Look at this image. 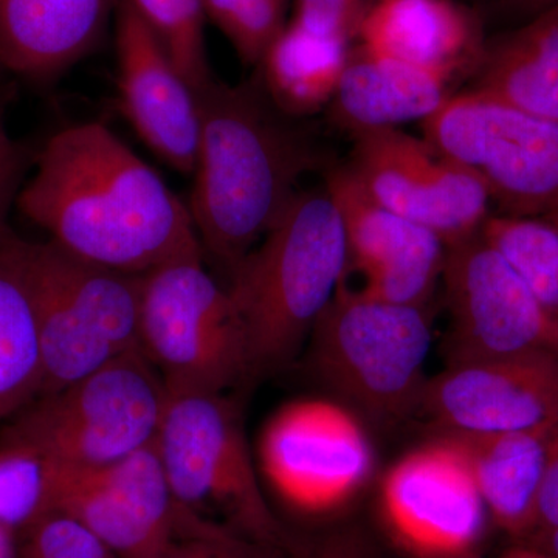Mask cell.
<instances>
[{"mask_svg":"<svg viewBox=\"0 0 558 558\" xmlns=\"http://www.w3.org/2000/svg\"><path fill=\"white\" fill-rule=\"evenodd\" d=\"M35 163L17 208L65 252L135 275L205 259L189 205L105 124L57 132Z\"/></svg>","mask_w":558,"mask_h":558,"instance_id":"obj_1","label":"cell"},{"mask_svg":"<svg viewBox=\"0 0 558 558\" xmlns=\"http://www.w3.org/2000/svg\"><path fill=\"white\" fill-rule=\"evenodd\" d=\"M201 138L189 204L205 258L230 271L282 218L328 157L270 100L258 75L197 95Z\"/></svg>","mask_w":558,"mask_h":558,"instance_id":"obj_2","label":"cell"},{"mask_svg":"<svg viewBox=\"0 0 558 558\" xmlns=\"http://www.w3.org/2000/svg\"><path fill=\"white\" fill-rule=\"evenodd\" d=\"M348 241L328 189L300 191L288 211L230 271L253 377L288 368L347 278Z\"/></svg>","mask_w":558,"mask_h":558,"instance_id":"obj_3","label":"cell"},{"mask_svg":"<svg viewBox=\"0 0 558 558\" xmlns=\"http://www.w3.org/2000/svg\"><path fill=\"white\" fill-rule=\"evenodd\" d=\"M304 348L312 376L362 413L381 422L416 413L432 348L424 307L365 299L343 281Z\"/></svg>","mask_w":558,"mask_h":558,"instance_id":"obj_4","label":"cell"},{"mask_svg":"<svg viewBox=\"0 0 558 558\" xmlns=\"http://www.w3.org/2000/svg\"><path fill=\"white\" fill-rule=\"evenodd\" d=\"M140 351L168 396L223 395L252 379L244 322L204 258L143 275Z\"/></svg>","mask_w":558,"mask_h":558,"instance_id":"obj_5","label":"cell"},{"mask_svg":"<svg viewBox=\"0 0 558 558\" xmlns=\"http://www.w3.org/2000/svg\"><path fill=\"white\" fill-rule=\"evenodd\" d=\"M165 402L159 374L137 349L33 400L7 428L60 464L100 468L154 442Z\"/></svg>","mask_w":558,"mask_h":558,"instance_id":"obj_6","label":"cell"},{"mask_svg":"<svg viewBox=\"0 0 558 558\" xmlns=\"http://www.w3.org/2000/svg\"><path fill=\"white\" fill-rule=\"evenodd\" d=\"M175 502L190 515H222L258 538L277 523L260 488L241 409L223 395L168 396L156 439ZM213 523V521H209Z\"/></svg>","mask_w":558,"mask_h":558,"instance_id":"obj_7","label":"cell"},{"mask_svg":"<svg viewBox=\"0 0 558 558\" xmlns=\"http://www.w3.org/2000/svg\"><path fill=\"white\" fill-rule=\"evenodd\" d=\"M424 138L480 179L501 215L558 211V123L465 92L422 121Z\"/></svg>","mask_w":558,"mask_h":558,"instance_id":"obj_8","label":"cell"},{"mask_svg":"<svg viewBox=\"0 0 558 558\" xmlns=\"http://www.w3.org/2000/svg\"><path fill=\"white\" fill-rule=\"evenodd\" d=\"M260 476L284 505L310 513L333 512L373 478L376 453L365 425L347 403L301 398L286 402L260 428Z\"/></svg>","mask_w":558,"mask_h":558,"instance_id":"obj_9","label":"cell"},{"mask_svg":"<svg viewBox=\"0 0 558 558\" xmlns=\"http://www.w3.org/2000/svg\"><path fill=\"white\" fill-rule=\"evenodd\" d=\"M54 464L53 510L83 521L120 558H160L175 539L215 526L175 502L154 442L100 468Z\"/></svg>","mask_w":558,"mask_h":558,"instance_id":"obj_10","label":"cell"},{"mask_svg":"<svg viewBox=\"0 0 558 558\" xmlns=\"http://www.w3.org/2000/svg\"><path fill=\"white\" fill-rule=\"evenodd\" d=\"M351 135L347 168L371 199L433 231L446 248L481 233L492 201L472 172L398 128Z\"/></svg>","mask_w":558,"mask_h":558,"instance_id":"obj_11","label":"cell"},{"mask_svg":"<svg viewBox=\"0 0 558 558\" xmlns=\"http://www.w3.org/2000/svg\"><path fill=\"white\" fill-rule=\"evenodd\" d=\"M447 365L529 351L558 352V322L483 236L447 247Z\"/></svg>","mask_w":558,"mask_h":558,"instance_id":"obj_12","label":"cell"},{"mask_svg":"<svg viewBox=\"0 0 558 558\" xmlns=\"http://www.w3.org/2000/svg\"><path fill=\"white\" fill-rule=\"evenodd\" d=\"M380 512L392 537L422 558L470 554L487 508L468 451L450 435L409 451L385 473Z\"/></svg>","mask_w":558,"mask_h":558,"instance_id":"obj_13","label":"cell"},{"mask_svg":"<svg viewBox=\"0 0 558 558\" xmlns=\"http://www.w3.org/2000/svg\"><path fill=\"white\" fill-rule=\"evenodd\" d=\"M417 414L440 435L527 432L558 424V352L447 365L429 377Z\"/></svg>","mask_w":558,"mask_h":558,"instance_id":"obj_14","label":"cell"},{"mask_svg":"<svg viewBox=\"0 0 558 558\" xmlns=\"http://www.w3.org/2000/svg\"><path fill=\"white\" fill-rule=\"evenodd\" d=\"M325 185L347 230L348 270L363 279L355 292L384 303L424 307L442 278L446 244L433 231L371 199L347 167L329 170Z\"/></svg>","mask_w":558,"mask_h":558,"instance_id":"obj_15","label":"cell"},{"mask_svg":"<svg viewBox=\"0 0 558 558\" xmlns=\"http://www.w3.org/2000/svg\"><path fill=\"white\" fill-rule=\"evenodd\" d=\"M120 110L168 167L193 175L201 138L196 92L128 3H117Z\"/></svg>","mask_w":558,"mask_h":558,"instance_id":"obj_16","label":"cell"},{"mask_svg":"<svg viewBox=\"0 0 558 558\" xmlns=\"http://www.w3.org/2000/svg\"><path fill=\"white\" fill-rule=\"evenodd\" d=\"M357 36L363 49L451 78L483 57V22L453 0H371Z\"/></svg>","mask_w":558,"mask_h":558,"instance_id":"obj_17","label":"cell"},{"mask_svg":"<svg viewBox=\"0 0 558 558\" xmlns=\"http://www.w3.org/2000/svg\"><path fill=\"white\" fill-rule=\"evenodd\" d=\"M119 0H0V64L49 83L97 49Z\"/></svg>","mask_w":558,"mask_h":558,"instance_id":"obj_18","label":"cell"},{"mask_svg":"<svg viewBox=\"0 0 558 558\" xmlns=\"http://www.w3.org/2000/svg\"><path fill=\"white\" fill-rule=\"evenodd\" d=\"M450 78L359 47L347 65L330 105L332 123L355 134L427 120L449 98Z\"/></svg>","mask_w":558,"mask_h":558,"instance_id":"obj_19","label":"cell"},{"mask_svg":"<svg viewBox=\"0 0 558 558\" xmlns=\"http://www.w3.org/2000/svg\"><path fill=\"white\" fill-rule=\"evenodd\" d=\"M557 428L450 435L468 451L487 512L510 534L535 529L539 486Z\"/></svg>","mask_w":558,"mask_h":558,"instance_id":"obj_20","label":"cell"},{"mask_svg":"<svg viewBox=\"0 0 558 558\" xmlns=\"http://www.w3.org/2000/svg\"><path fill=\"white\" fill-rule=\"evenodd\" d=\"M472 92L558 123V5L484 47Z\"/></svg>","mask_w":558,"mask_h":558,"instance_id":"obj_21","label":"cell"},{"mask_svg":"<svg viewBox=\"0 0 558 558\" xmlns=\"http://www.w3.org/2000/svg\"><path fill=\"white\" fill-rule=\"evenodd\" d=\"M32 263L117 355L140 349L143 275L81 259L54 242H28Z\"/></svg>","mask_w":558,"mask_h":558,"instance_id":"obj_22","label":"cell"},{"mask_svg":"<svg viewBox=\"0 0 558 558\" xmlns=\"http://www.w3.org/2000/svg\"><path fill=\"white\" fill-rule=\"evenodd\" d=\"M25 240L0 234V421L16 416L43 387V351Z\"/></svg>","mask_w":558,"mask_h":558,"instance_id":"obj_23","label":"cell"},{"mask_svg":"<svg viewBox=\"0 0 558 558\" xmlns=\"http://www.w3.org/2000/svg\"><path fill=\"white\" fill-rule=\"evenodd\" d=\"M348 58V43L323 38L292 21L264 54L259 76L274 105L299 119L332 101Z\"/></svg>","mask_w":558,"mask_h":558,"instance_id":"obj_24","label":"cell"},{"mask_svg":"<svg viewBox=\"0 0 558 558\" xmlns=\"http://www.w3.org/2000/svg\"><path fill=\"white\" fill-rule=\"evenodd\" d=\"M54 465L28 440L0 432V524L14 537L53 512Z\"/></svg>","mask_w":558,"mask_h":558,"instance_id":"obj_25","label":"cell"},{"mask_svg":"<svg viewBox=\"0 0 558 558\" xmlns=\"http://www.w3.org/2000/svg\"><path fill=\"white\" fill-rule=\"evenodd\" d=\"M481 236L512 264L558 322V233L548 220L488 216Z\"/></svg>","mask_w":558,"mask_h":558,"instance_id":"obj_26","label":"cell"},{"mask_svg":"<svg viewBox=\"0 0 558 558\" xmlns=\"http://www.w3.org/2000/svg\"><path fill=\"white\" fill-rule=\"evenodd\" d=\"M149 28L196 95L215 81L205 47L202 0H123Z\"/></svg>","mask_w":558,"mask_h":558,"instance_id":"obj_27","label":"cell"},{"mask_svg":"<svg viewBox=\"0 0 558 558\" xmlns=\"http://www.w3.org/2000/svg\"><path fill=\"white\" fill-rule=\"evenodd\" d=\"M289 0H202L205 16L219 28L238 57L259 65L271 43L284 31Z\"/></svg>","mask_w":558,"mask_h":558,"instance_id":"obj_28","label":"cell"},{"mask_svg":"<svg viewBox=\"0 0 558 558\" xmlns=\"http://www.w3.org/2000/svg\"><path fill=\"white\" fill-rule=\"evenodd\" d=\"M21 553L36 558H120L89 526L53 510L22 534Z\"/></svg>","mask_w":558,"mask_h":558,"instance_id":"obj_29","label":"cell"},{"mask_svg":"<svg viewBox=\"0 0 558 558\" xmlns=\"http://www.w3.org/2000/svg\"><path fill=\"white\" fill-rule=\"evenodd\" d=\"M368 0H296L293 21L323 38L348 43L357 36Z\"/></svg>","mask_w":558,"mask_h":558,"instance_id":"obj_30","label":"cell"},{"mask_svg":"<svg viewBox=\"0 0 558 558\" xmlns=\"http://www.w3.org/2000/svg\"><path fill=\"white\" fill-rule=\"evenodd\" d=\"M31 161L28 149L10 137L0 117V234L9 230L7 219L16 204Z\"/></svg>","mask_w":558,"mask_h":558,"instance_id":"obj_31","label":"cell"},{"mask_svg":"<svg viewBox=\"0 0 558 558\" xmlns=\"http://www.w3.org/2000/svg\"><path fill=\"white\" fill-rule=\"evenodd\" d=\"M238 542L233 532L216 527L175 539L160 558H226Z\"/></svg>","mask_w":558,"mask_h":558,"instance_id":"obj_32","label":"cell"},{"mask_svg":"<svg viewBox=\"0 0 558 558\" xmlns=\"http://www.w3.org/2000/svg\"><path fill=\"white\" fill-rule=\"evenodd\" d=\"M537 527L545 532L558 527V428L550 440L548 461L539 486L535 519V529Z\"/></svg>","mask_w":558,"mask_h":558,"instance_id":"obj_33","label":"cell"},{"mask_svg":"<svg viewBox=\"0 0 558 558\" xmlns=\"http://www.w3.org/2000/svg\"><path fill=\"white\" fill-rule=\"evenodd\" d=\"M498 2L512 10L526 11L534 16L558 5V0H498Z\"/></svg>","mask_w":558,"mask_h":558,"instance_id":"obj_34","label":"cell"},{"mask_svg":"<svg viewBox=\"0 0 558 558\" xmlns=\"http://www.w3.org/2000/svg\"><path fill=\"white\" fill-rule=\"evenodd\" d=\"M0 558H17L14 535L3 524H0Z\"/></svg>","mask_w":558,"mask_h":558,"instance_id":"obj_35","label":"cell"},{"mask_svg":"<svg viewBox=\"0 0 558 558\" xmlns=\"http://www.w3.org/2000/svg\"><path fill=\"white\" fill-rule=\"evenodd\" d=\"M318 558H362L355 553L354 548L348 545H333L328 553Z\"/></svg>","mask_w":558,"mask_h":558,"instance_id":"obj_36","label":"cell"},{"mask_svg":"<svg viewBox=\"0 0 558 558\" xmlns=\"http://www.w3.org/2000/svg\"><path fill=\"white\" fill-rule=\"evenodd\" d=\"M226 558H264L256 553L255 549L250 548L244 542H238L234 548L230 550L229 556Z\"/></svg>","mask_w":558,"mask_h":558,"instance_id":"obj_37","label":"cell"},{"mask_svg":"<svg viewBox=\"0 0 558 558\" xmlns=\"http://www.w3.org/2000/svg\"><path fill=\"white\" fill-rule=\"evenodd\" d=\"M502 558H553L548 556L546 553H542V550L532 549V548H517L509 550Z\"/></svg>","mask_w":558,"mask_h":558,"instance_id":"obj_38","label":"cell"},{"mask_svg":"<svg viewBox=\"0 0 558 558\" xmlns=\"http://www.w3.org/2000/svg\"><path fill=\"white\" fill-rule=\"evenodd\" d=\"M546 537H548V553L546 554L553 558H558V527L546 532Z\"/></svg>","mask_w":558,"mask_h":558,"instance_id":"obj_39","label":"cell"},{"mask_svg":"<svg viewBox=\"0 0 558 558\" xmlns=\"http://www.w3.org/2000/svg\"><path fill=\"white\" fill-rule=\"evenodd\" d=\"M543 219L548 220L550 226H553L554 229H556L557 233H558V211L553 213V215L546 216V218H543Z\"/></svg>","mask_w":558,"mask_h":558,"instance_id":"obj_40","label":"cell"},{"mask_svg":"<svg viewBox=\"0 0 558 558\" xmlns=\"http://www.w3.org/2000/svg\"><path fill=\"white\" fill-rule=\"evenodd\" d=\"M450 558H473V557L470 556V554H462V556H454V557H450Z\"/></svg>","mask_w":558,"mask_h":558,"instance_id":"obj_41","label":"cell"},{"mask_svg":"<svg viewBox=\"0 0 558 558\" xmlns=\"http://www.w3.org/2000/svg\"><path fill=\"white\" fill-rule=\"evenodd\" d=\"M17 558H36V557L28 556V554L20 553V556H17Z\"/></svg>","mask_w":558,"mask_h":558,"instance_id":"obj_42","label":"cell"},{"mask_svg":"<svg viewBox=\"0 0 558 558\" xmlns=\"http://www.w3.org/2000/svg\"><path fill=\"white\" fill-rule=\"evenodd\" d=\"M2 70H5V69H3V68H2V64H0V72H2Z\"/></svg>","mask_w":558,"mask_h":558,"instance_id":"obj_43","label":"cell"},{"mask_svg":"<svg viewBox=\"0 0 558 558\" xmlns=\"http://www.w3.org/2000/svg\"><path fill=\"white\" fill-rule=\"evenodd\" d=\"M0 117H2V109H0Z\"/></svg>","mask_w":558,"mask_h":558,"instance_id":"obj_44","label":"cell"}]
</instances>
